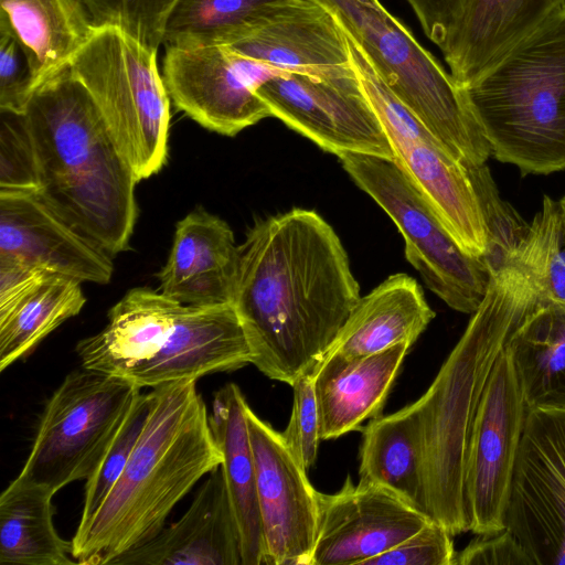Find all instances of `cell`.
Instances as JSON below:
<instances>
[{
	"instance_id": "11",
	"label": "cell",
	"mask_w": 565,
	"mask_h": 565,
	"mask_svg": "<svg viewBox=\"0 0 565 565\" xmlns=\"http://www.w3.org/2000/svg\"><path fill=\"white\" fill-rule=\"evenodd\" d=\"M393 150L394 159L469 255L482 257L487 228L468 168L394 95L369 60L355 67Z\"/></svg>"
},
{
	"instance_id": "28",
	"label": "cell",
	"mask_w": 565,
	"mask_h": 565,
	"mask_svg": "<svg viewBox=\"0 0 565 565\" xmlns=\"http://www.w3.org/2000/svg\"><path fill=\"white\" fill-rule=\"evenodd\" d=\"M362 431L359 482L382 487L428 516L417 425L411 404L371 419Z\"/></svg>"
},
{
	"instance_id": "22",
	"label": "cell",
	"mask_w": 565,
	"mask_h": 565,
	"mask_svg": "<svg viewBox=\"0 0 565 565\" xmlns=\"http://www.w3.org/2000/svg\"><path fill=\"white\" fill-rule=\"evenodd\" d=\"M564 7L565 0H467L440 47L457 85H470Z\"/></svg>"
},
{
	"instance_id": "23",
	"label": "cell",
	"mask_w": 565,
	"mask_h": 565,
	"mask_svg": "<svg viewBox=\"0 0 565 565\" xmlns=\"http://www.w3.org/2000/svg\"><path fill=\"white\" fill-rule=\"evenodd\" d=\"M411 347L399 343L354 359L326 354L312 372L321 440L341 437L381 416Z\"/></svg>"
},
{
	"instance_id": "5",
	"label": "cell",
	"mask_w": 565,
	"mask_h": 565,
	"mask_svg": "<svg viewBox=\"0 0 565 565\" xmlns=\"http://www.w3.org/2000/svg\"><path fill=\"white\" fill-rule=\"evenodd\" d=\"M462 90L498 161L565 170V7Z\"/></svg>"
},
{
	"instance_id": "19",
	"label": "cell",
	"mask_w": 565,
	"mask_h": 565,
	"mask_svg": "<svg viewBox=\"0 0 565 565\" xmlns=\"http://www.w3.org/2000/svg\"><path fill=\"white\" fill-rule=\"evenodd\" d=\"M0 257L81 282L108 284L111 256L51 210L35 192L0 191Z\"/></svg>"
},
{
	"instance_id": "39",
	"label": "cell",
	"mask_w": 565,
	"mask_h": 565,
	"mask_svg": "<svg viewBox=\"0 0 565 565\" xmlns=\"http://www.w3.org/2000/svg\"><path fill=\"white\" fill-rule=\"evenodd\" d=\"M35 88L23 47L11 33L0 30V109L23 114Z\"/></svg>"
},
{
	"instance_id": "12",
	"label": "cell",
	"mask_w": 565,
	"mask_h": 565,
	"mask_svg": "<svg viewBox=\"0 0 565 565\" xmlns=\"http://www.w3.org/2000/svg\"><path fill=\"white\" fill-rule=\"evenodd\" d=\"M505 529L533 565H565V407L527 408Z\"/></svg>"
},
{
	"instance_id": "31",
	"label": "cell",
	"mask_w": 565,
	"mask_h": 565,
	"mask_svg": "<svg viewBox=\"0 0 565 565\" xmlns=\"http://www.w3.org/2000/svg\"><path fill=\"white\" fill-rule=\"evenodd\" d=\"M286 0H178L163 32L164 46L224 45L246 24Z\"/></svg>"
},
{
	"instance_id": "14",
	"label": "cell",
	"mask_w": 565,
	"mask_h": 565,
	"mask_svg": "<svg viewBox=\"0 0 565 565\" xmlns=\"http://www.w3.org/2000/svg\"><path fill=\"white\" fill-rule=\"evenodd\" d=\"M285 72L227 45L167 46L163 81L173 105L207 130L233 137L270 117L257 89Z\"/></svg>"
},
{
	"instance_id": "8",
	"label": "cell",
	"mask_w": 565,
	"mask_h": 565,
	"mask_svg": "<svg viewBox=\"0 0 565 565\" xmlns=\"http://www.w3.org/2000/svg\"><path fill=\"white\" fill-rule=\"evenodd\" d=\"M132 382L88 370L68 373L46 402L30 454L15 477L54 494L97 469L134 402Z\"/></svg>"
},
{
	"instance_id": "33",
	"label": "cell",
	"mask_w": 565,
	"mask_h": 565,
	"mask_svg": "<svg viewBox=\"0 0 565 565\" xmlns=\"http://www.w3.org/2000/svg\"><path fill=\"white\" fill-rule=\"evenodd\" d=\"M478 196L487 228L483 259L490 273L505 265L523 241L529 224L503 199L487 164L466 166Z\"/></svg>"
},
{
	"instance_id": "27",
	"label": "cell",
	"mask_w": 565,
	"mask_h": 565,
	"mask_svg": "<svg viewBox=\"0 0 565 565\" xmlns=\"http://www.w3.org/2000/svg\"><path fill=\"white\" fill-rule=\"evenodd\" d=\"M96 29L82 0H0V30L23 47L36 87L71 64Z\"/></svg>"
},
{
	"instance_id": "20",
	"label": "cell",
	"mask_w": 565,
	"mask_h": 565,
	"mask_svg": "<svg viewBox=\"0 0 565 565\" xmlns=\"http://www.w3.org/2000/svg\"><path fill=\"white\" fill-rule=\"evenodd\" d=\"M243 565L242 536L221 466L185 513L113 565Z\"/></svg>"
},
{
	"instance_id": "15",
	"label": "cell",
	"mask_w": 565,
	"mask_h": 565,
	"mask_svg": "<svg viewBox=\"0 0 565 565\" xmlns=\"http://www.w3.org/2000/svg\"><path fill=\"white\" fill-rule=\"evenodd\" d=\"M273 117L324 151L393 159V150L362 84L354 74L313 76L288 72L257 89Z\"/></svg>"
},
{
	"instance_id": "42",
	"label": "cell",
	"mask_w": 565,
	"mask_h": 565,
	"mask_svg": "<svg viewBox=\"0 0 565 565\" xmlns=\"http://www.w3.org/2000/svg\"><path fill=\"white\" fill-rule=\"evenodd\" d=\"M356 1L365 3V4H370V6H380L381 4L379 0H356Z\"/></svg>"
},
{
	"instance_id": "35",
	"label": "cell",
	"mask_w": 565,
	"mask_h": 565,
	"mask_svg": "<svg viewBox=\"0 0 565 565\" xmlns=\"http://www.w3.org/2000/svg\"><path fill=\"white\" fill-rule=\"evenodd\" d=\"M97 26L120 29L158 51L170 11L178 0H82Z\"/></svg>"
},
{
	"instance_id": "21",
	"label": "cell",
	"mask_w": 565,
	"mask_h": 565,
	"mask_svg": "<svg viewBox=\"0 0 565 565\" xmlns=\"http://www.w3.org/2000/svg\"><path fill=\"white\" fill-rule=\"evenodd\" d=\"M238 246L228 224L202 207L178 222L159 291L190 306L233 303Z\"/></svg>"
},
{
	"instance_id": "30",
	"label": "cell",
	"mask_w": 565,
	"mask_h": 565,
	"mask_svg": "<svg viewBox=\"0 0 565 565\" xmlns=\"http://www.w3.org/2000/svg\"><path fill=\"white\" fill-rule=\"evenodd\" d=\"M81 281L49 275L0 307V371L28 356L38 344L83 309Z\"/></svg>"
},
{
	"instance_id": "3",
	"label": "cell",
	"mask_w": 565,
	"mask_h": 565,
	"mask_svg": "<svg viewBox=\"0 0 565 565\" xmlns=\"http://www.w3.org/2000/svg\"><path fill=\"white\" fill-rule=\"evenodd\" d=\"M148 395V416L126 467L71 541L77 564H113L151 540L175 504L222 463L196 381L162 384Z\"/></svg>"
},
{
	"instance_id": "7",
	"label": "cell",
	"mask_w": 565,
	"mask_h": 565,
	"mask_svg": "<svg viewBox=\"0 0 565 565\" xmlns=\"http://www.w3.org/2000/svg\"><path fill=\"white\" fill-rule=\"evenodd\" d=\"M157 55L120 29L102 25L71 62L138 182L168 159L171 99Z\"/></svg>"
},
{
	"instance_id": "10",
	"label": "cell",
	"mask_w": 565,
	"mask_h": 565,
	"mask_svg": "<svg viewBox=\"0 0 565 565\" xmlns=\"http://www.w3.org/2000/svg\"><path fill=\"white\" fill-rule=\"evenodd\" d=\"M248 341L233 303L160 302L120 371L140 388L196 381L250 364Z\"/></svg>"
},
{
	"instance_id": "41",
	"label": "cell",
	"mask_w": 565,
	"mask_h": 565,
	"mask_svg": "<svg viewBox=\"0 0 565 565\" xmlns=\"http://www.w3.org/2000/svg\"><path fill=\"white\" fill-rule=\"evenodd\" d=\"M426 36L439 49L459 20L467 0H406Z\"/></svg>"
},
{
	"instance_id": "1",
	"label": "cell",
	"mask_w": 565,
	"mask_h": 565,
	"mask_svg": "<svg viewBox=\"0 0 565 565\" xmlns=\"http://www.w3.org/2000/svg\"><path fill=\"white\" fill-rule=\"evenodd\" d=\"M360 297L339 236L315 211L262 220L238 245L233 306L250 364L270 380L312 374Z\"/></svg>"
},
{
	"instance_id": "25",
	"label": "cell",
	"mask_w": 565,
	"mask_h": 565,
	"mask_svg": "<svg viewBox=\"0 0 565 565\" xmlns=\"http://www.w3.org/2000/svg\"><path fill=\"white\" fill-rule=\"evenodd\" d=\"M434 318L417 281L391 275L360 297L328 353L354 359L399 343L413 345Z\"/></svg>"
},
{
	"instance_id": "37",
	"label": "cell",
	"mask_w": 565,
	"mask_h": 565,
	"mask_svg": "<svg viewBox=\"0 0 565 565\" xmlns=\"http://www.w3.org/2000/svg\"><path fill=\"white\" fill-rule=\"evenodd\" d=\"M291 387L294 392L291 415L280 435L298 463L308 470L316 462L321 441L312 374L299 376Z\"/></svg>"
},
{
	"instance_id": "9",
	"label": "cell",
	"mask_w": 565,
	"mask_h": 565,
	"mask_svg": "<svg viewBox=\"0 0 565 565\" xmlns=\"http://www.w3.org/2000/svg\"><path fill=\"white\" fill-rule=\"evenodd\" d=\"M338 158L356 185L395 223L405 241V256L427 287L454 310L472 315L490 280L484 259L458 245L394 158L356 152Z\"/></svg>"
},
{
	"instance_id": "6",
	"label": "cell",
	"mask_w": 565,
	"mask_h": 565,
	"mask_svg": "<svg viewBox=\"0 0 565 565\" xmlns=\"http://www.w3.org/2000/svg\"><path fill=\"white\" fill-rule=\"evenodd\" d=\"M356 39L394 95L465 166L484 164L490 145L462 88L386 9L356 0H316Z\"/></svg>"
},
{
	"instance_id": "32",
	"label": "cell",
	"mask_w": 565,
	"mask_h": 565,
	"mask_svg": "<svg viewBox=\"0 0 565 565\" xmlns=\"http://www.w3.org/2000/svg\"><path fill=\"white\" fill-rule=\"evenodd\" d=\"M510 260L526 267L548 298L565 303V224L559 201L544 195Z\"/></svg>"
},
{
	"instance_id": "38",
	"label": "cell",
	"mask_w": 565,
	"mask_h": 565,
	"mask_svg": "<svg viewBox=\"0 0 565 565\" xmlns=\"http://www.w3.org/2000/svg\"><path fill=\"white\" fill-rule=\"evenodd\" d=\"M455 554L452 535L440 523L429 520L413 535L364 565H452Z\"/></svg>"
},
{
	"instance_id": "26",
	"label": "cell",
	"mask_w": 565,
	"mask_h": 565,
	"mask_svg": "<svg viewBox=\"0 0 565 565\" xmlns=\"http://www.w3.org/2000/svg\"><path fill=\"white\" fill-rule=\"evenodd\" d=\"M244 394L235 383L215 392L210 426L222 454L228 497L242 536L243 565L265 564V544L257 500L256 467Z\"/></svg>"
},
{
	"instance_id": "17",
	"label": "cell",
	"mask_w": 565,
	"mask_h": 565,
	"mask_svg": "<svg viewBox=\"0 0 565 565\" xmlns=\"http://www.w3.org/2000/svg\"><path fill=\"white\" fill-rule=\"evenodd\" d=\"M318 511L311 565H364L431 520L382 487L354 484L350 475L338 492H318Z\"/></svg>"
},
{
	"instance_id": "18",
	"label": "cell",
	"mask_w": 565,
	"mask_h": 565,
	"mask_svg": "<svg viewBox=\"0 0 565 565\" xmlns=\"http://www.w3.org/2000/svg\"><path fill=\"white\" fill-rule=\"evenodd\" d=\"M278 68L313 76L354 74L344 30L316 0H286L234 33L224 44Z\"/></svg>"
},
{
	"instance_id": "13",
	"label": "cell",
	"mask_w": 565,
	"mask_h": 565,
	"mask_svg": "<svg viewBox=\"0 0 565 565\" xmlns=\"http://www.w3.org/2000/svg\"><path fill=\"white\" fill-rule=\"evenodd\" d=\"M526 412L512 356L504 347L481 396L467 450L465 498L469 531L476 535L505 530Z\"/></svg>"
},
{
	"instance_id": "40",
	"label": "cell",
	"mask_w": 565,
	"mask_h": 565,
	"mask_svg": "<svg viewBox=\"0 0 565 565\" xmlns=\"http://www.w3.org/2000/svg\"><path fill=\"white\" fill-rule=\"evenodd\" d=\"M452 565H533L523 546L509 530L479 535L456 552Z\"/></svg>"
},
{
	"instance_id": "2",
	"label": "cell",
	"mask_w": 565,
	"mask_h": 565,
	"mask_svg": "<svg viewBox=\"0 0 565 565\" xmlns=\"http://www.w3.org/2000/svg\"><path fill=\"white\" fill-rule=\"evenodd\" d=\"M39 198L111 257L129 249L138 183L71 64L44 79L23 113Z\"/></svg>"
},
{
	"instance_id": "24",
	"label": "cell",
	"mask_w": 565,
	"mask_h": 565,
	"mask_svg": "<svg viewBox=\"0 0 565 565\" xmlns=\"http://www.w3.org/2000/svg\"><path fill=\"white\" fill-rule=\"evenodd\" d=\"M525 269L524 309L505 348L527 408L565 407V303L548 298Z\"/></svg>"
},
{
	"instance_id": "16",
	"label": "cell",
	"mask_w": 565,
	"mask_h": 565,
	"mask_svg": "<svg viewBox=\"0 0 565 565\" xmlns=\"http://www.w3.org/2000/svg\"><path fill=\"white\" fill-rule=\"evenodd\" d=\"M266 565H311L318 491L280 433L247 408Z\"/></svg>"
},
{
	"instance_id": "43",
	"label": "cell",
	"mask_w": 565,
	"mask_h": 565,
	"mask_svg": "<svg viewBox=\"0 0 565 565\" xmlns=\"http://www.w3.org/2000/svg\"><path fill=\"white\" fill-rule=\"evenodd\" d=\"M559 204L562 207V213H563V218H564V224H565V196L559 200Z\"/></svg>"
},
{
	"instance_id": "4",
	"label": "cell",
	"mask_w": 565,
	"mask_h": 565,
	"mask_svg": "<svg viewBox=\"0 0 565 565\" xmlns=\"http://www.w3.org/2000/svg\"><path fill=\"white\" fill-rule=\"evenodd\" d=\"M525 268L509 262L487 292L427 391L411 404L417 425L428 516L454 536L469 531L465 470L471 427L489 376L519 322Z\"/></svg>"
},
{
	"instance_id": "29",
	"label": "cell",
	"mask_w": 565,
	"mask_h": 565,
	"mask_svg": "<svg viewBox=\"0 0 565 565\" xmlns=\"http://www.w3.org/2000/svg\"><path fill=\"white\" fill-rule=\"evenodd\" d=\"M54 493L14 478L0 495V564L72 565V542L53 522Z\"/></svg>"
},
{
	"instance_id": "36",
	"label": "cell",
	"mask_w": 565,
	"mask_h": 565,
	"mask_svg": "<svg viewBox=\"0 0 565 565\" xmlns=\"http://www.w3.org/2000/svg\"><path fill=\"white\" fill-rule=\"evenodd\" d=\"M0 113V191L36 192L35 158L24 116Z\"/></svg>"
},
{
	"instance_id": "34",
	"label": "cell",
	"mask_w": 565,
	"mask_h": 565,
	"mask_svg": "<svg viewBox=\"0 0 565 565\" xmlns=\"http://www.w3.org/2000/svg\"><path fill=\"white\" fill-rule=\"evenodd\" d=\"M149 411L148 393H140L95 472L86 480L77 529L84 527L100 508L138 441Z\"/></svg>"
}]
</instances>
